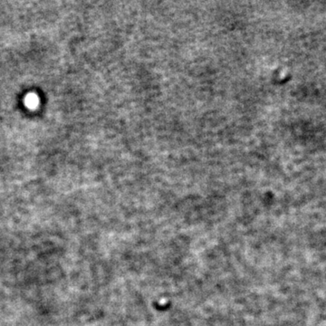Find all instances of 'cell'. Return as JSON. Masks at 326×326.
<instances>
[{
	"instance_id": "cell-1",
	"label": "cell",
	"mask_w": 326,
	"mask_h": 326,
	"mask_svg": "<svg viewBox=\"0 0 326 326\" xmlns=\"http://www.w3.org/2000/svg\"><path fill=\"white\" fill-rule=\"evenodd\" d=\"M25 103L30 108L36 107L37 105V103H38V98H37V96L35 95V94H33V93L27 95L26 98H25Z\"/></svg>"
}]
</instances>
